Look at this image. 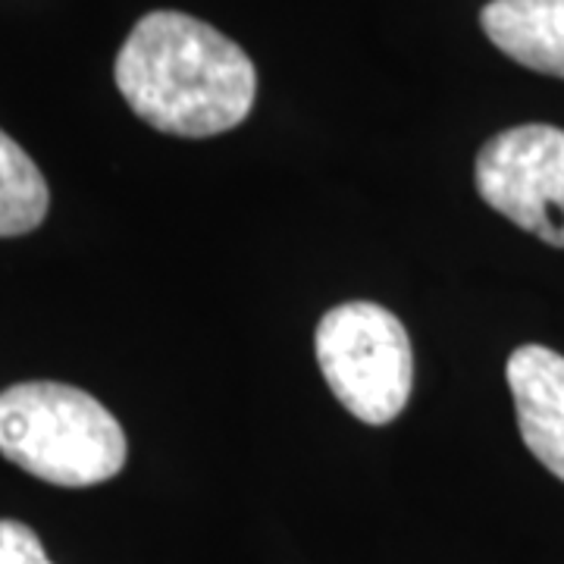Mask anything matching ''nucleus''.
Listing matches in <instances>:
<instances>
[{"label": "nucleus", "instance_id": "nucleus-4", "mask_svg": "<svg viewBox=\"0 0 564 564\" xmlns=\"http://www.w3.org/2000/svg\"><path fill=\"white\" fill-rule=\"evenodd\" d=\"M474 182L496 214L564 248V129L527 122L492 135L477 154Z\"/></svg>", "mask_w": 564, "mask_h": 564}, {"label": "nucleus", "instance_id": "nucleus-7", "mask_svg": "<svg viewBox=\"0 0 564 564\" xmlns=\"http://www.w3.org/2000/svg\"><path fill=\"white\" fill-rule=\"evenodd\" d=\"M47 207L51 192L39 163L0 129V239H17L39 229Z\"/></svg>", "mask_w": 564, "mask_h": 564}, {"label": "nucleus", "instance_id": "nucleus-6", "mask_svg": "<svg viewBox=\"0 0 564 564\" xmlns=\"http://www.w3.org/2000/svg\"><path fill=\"white\" fill-rule=\"evenodd\" d=\"M480 25L511 61L564 79V0H489Z\"/></svg>", "mask_w": 564, "mask_h": 564}, {"label": "nucleus", "instance_id": "nucleus-1", "mask_svg": "<svg viewBox=\"0 0 564 564\" xmlns=\"http://www.w3.org/2000/svg\"><path fill=\"white\" fill-rule=\"evenodd\" d=\"M117 88L135 117L180 139L236 129L254 107V63L220 29L180 10H154L122 41Z\"/></svg>", "mask_w": 564, "mask_h": 564}, {"label": "nucleus", "instance_id": "nucleus-2", "mask_svg": "<svg viewBox=\"0 0 564 564\" xmlns=\"http://www.w3.org/2000/svg\"><path fill=\"white\" fill-rule=\"evenodd\" d=\"M126 452L120 421L76 386L39 380L0 392V455L44 484H107Z\"/></svg>", "mask_w": 564, "mask_h": 564}, {"label": "nucleus", "instance_id": "nucleus-8", "mask_svg": "<svg viewBox=\"0 0 564 564\" xmlns=\"http://www.w3.org/2000/svg\"><path fill=\"white\" fill-rule=\"evenodd\" d=\"M0 564H54L39 533L20 521H0Z\"/></svg>", "mask_w": 564, "mask_h": 564}, {"label": "nucleus", "instance_id": "nucleus-3", "mask_svg": "<svg viewBox=\"0 0 564 564\" xmlns=\"http://www.w3.org/2000/svg\"><path fill=\"white\" fill-rule=\"evenodd\" d=\"M317 364L348 414L370 426L392 423L414 386V351L402 321L373 302H345L323 314Z\"/></svg>", "mask_w": 564, "mask_h": 564}, {"label": "nucleus", "instance_id": "nucleus-5", "mask_svg": "<svg viewBox=\"0 0 564 564\" xmlns=\"http://www.w3.org/2000/svg\"><path fill=\"white\" fill-rule=\"evenodd\" d=\"M505 377L521 440L564 484V358L545 345H521L511 351Z\"/></svg>", "mask_w": 564, "mask_h": 564}]
</instances>
